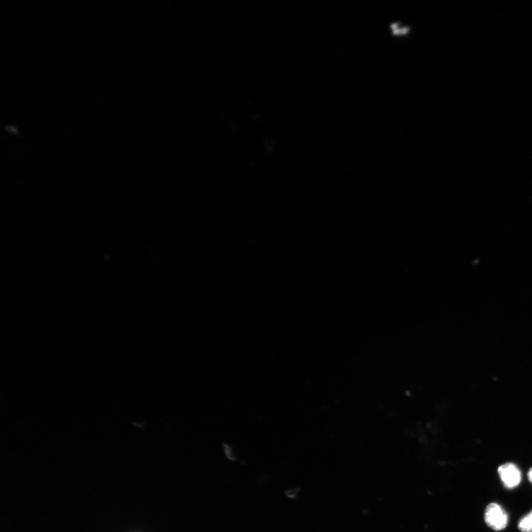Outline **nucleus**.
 <instances>
[{"mask_svg":"<svg viewBox=\"0 0 532 532\" xmlns=\"http://www.w3.org/2000/svg\"><path fill=\"white\" fill-rule=\"evenodd\" d=\"M485 521L495 531L504 529L508 524V516L504 509L498 504H490L486 509Z\"/></svg>","mask_w":532,"mask_h":532,"instance_id":"1","label":"nucleus"},{"mask_svg":"<svg viewBox=\"0 0 532 532\" xmlns=\"http://www.w3.org/2000/svg\"><path fill=\"white\" fill-rule=\"evenodd\" d=\"M519 528L523 532H532V510L521 519Z\"/></svg>","mask_w":532,"mask_h":532,"instance_id":"3","label":"nucleus"},{"mask_svg":"<svg viewBox=\"0 0 532 532\" xmlns=\"http://www.w3.org/2000/svg\"><path fill=\"white\" fill-rule=\"evenodd\" d=\"M528 480L532 484V468H531L528 472Z\"/></svg>","mask_w":532,"mask_h":532,"instance_id":"4","label":"nucleus"},{"mask_svg":"<svg viewBox=\"0 0 532 532\" xmlns=\"http://www.w3.org/2000/svg\"><path fill=\"white\" fill-rule=\"evenodd\" d=\"M499 474L504 486L508 489L518 487L521 482V472L519 467L512 463H507L499 468Z\"/></svg>","mask_w":532,"mask_h":532,"instance_id":"2","label":"nucleus"}]
</instances>
